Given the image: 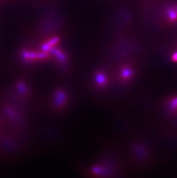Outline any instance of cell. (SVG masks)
Here are the masks:
<instances>
[{"mask_svg":"<svg viewBox=\"0 0 177 178\" xmlns=\"http://www.w3.org/2000/svg\"><path fill=\"white\" fill-rule=\"evenodd\" d=\"M56 97L57 100L56 99V105H57L58 106H61V105H62L64 101L65 96L64 94L61 91L58 92L56 94Z\"/></svg>","mask_w":177,"mask_h":178,"instance_id":"cell-1","label":"cell"},{"mask_svg":"<svg viewBox=\"0 0 177 178\" xmlns=\"http://www.w3.org/2000/svg\"><path fill=\"white\" fill-rule=\"evenodd\" d=\"M97 81L98 84L103 85L105 82V77L102 74L99 73L97 75Z\"/></svg>","mask_w":177,"mask_h":178,"instance_id":"cell-2","label":"cell"},{"mask_svg":"<svg viewBox=\"0 0 177 178\" xmlns=\"http://www.w3.org/2000/svg\"><path fill=\"white\" fill-rule=\"evenodd\" d=\"M130 75V71L128 69H126L124 70L123 72V77L125 79H127V77H129V76Z\"/></svg>","mask_w":177,"mask_h":178,"instance_id":"cell-3","label":"cell"},{"mask_svg":"<svg viewBox=\"0 0 177 178\" xmlns=\"http://www.w3.org/2000/svg\"><path fill=\"white\" fill-rule=\"evenodd\" d=\"M173 59H174V60H176V61H177V53H176V54L174 55Z\"/></svg>","mask_w":177,"mask_h":178,"instance_id":"cell-4","label":"cell"}]
</instances>
